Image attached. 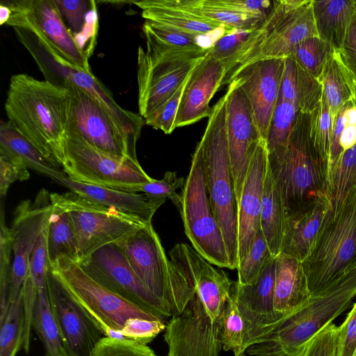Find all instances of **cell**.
I'll use <instances>...</instances> for the list:
<instances>
[{
    "instance_id": "obj_30",
    "label": "cell",
    "mask_w": 356,
    "mask_h": 356,
    "mask_svg": "<svg viewBox=\"0 0 356 356\" xmlns=\"http://www.w3.org/2000/svg\"><path fill=\"white\" fill-rule=\"evenodd\" d=\"M312 9L318 35L339 50L356 18V0H312Z\"/></svg>"
},
{
    "instance_id": "obj_43",
    "label": "cell",
    "mask_w": 356,
    "mask_h": 356,
    "mask_svg": "<svg viewBox=\"0 0 356 356\" xmlns=\"http://www.w3.org/2000/svg\"><path fill=\"white\" fill-rule=\"evenodd\" d=\"M274 257L259 228L248 253L239 262L236 268L237 282L241 285L254 282Z\"/></svg>"
},
{
    "instance_id": "obj_6",
    "label": "cell",
    "mask_w": 356,
    "mask_h": 356,
    "mask_svg": "<svg viewBox=\"0 0 356 356\" xmlns=\"http://www.w3.org/2000/svg\"><path fill=\"white\" fill-rule=\"evenodd\" d=\"M314 35L318 33L312 0L273 1L270 13L229 63L222 84H229L251 63L289 56L299 43Z\"/></svg>"
},
{
    "instance_id": "obj_29",
    "label": "cell",
    "mask_w": 356,
    "mask_h": 356,
    "mask_svg": "<svg viewBox=\"0 0 356 356\" xmlns=\"http://www.w3.org/2000/svg\"><path fill=\"white\" fill-rule=\"evenodd\" d=\"M0 155L55 181L67 176L61 167L42 155L8 120L0 125Z\"/></svg>"
},
{
    "instance_id": "obj_40",
    "label": "cell",
    "mask_w": 356,
    "mask_h": 356,
    "mask_svg": "<svg viewBox=\"0 0 356 356\" xmlns=\"http://www.w3.org/2000/svg\"><path fill=\"white\" fill-rule=\"evenodd\" d=\"M334 51V48L327 42L318 35H314L299 43L289 56L319 80Z\"/></svg>"
},
{
    "instance_id": "obj_59",
    "label": "cell",
    "mask_w": 356,
    "mask_h": 356,
    "mask_svg": "<svg viewBox=\"0 0 356 356\" xmlns=\"http://www.w3.org/2000/svg\"><path fill=\"white\" fill-rule=\"evenodd\" d=\"M59 356H68L66 352L64 350Z\"/></svg>"
},
{
    "instance_id": "obj_20",
    "label": "cell",
    "mask_w": 356,
    "mask_h": 356,
    "mask_svg": "<svg viewBox=\"0 0 356 356\" xmlns=\"http://www.w3.org/2000/svg\"><path fill=\"white\" fill-rule=\"evenodd\" d=\"M58 86L67 89L71 95L67 133L81 137L92 146L109 154L129 157L123 136L99 103L70 82H63Z\"/></svg>"
},
{
    "instance_id": "obj_47",
    "label": "cell",
    "mask_w": 356,
    "mask_h": 356,
    "mask_svg": "<svg viewBox=\"0 0 356 356\" xmlns=\"http://www.w3.org/2000/svg\"><path fill=\"white\" fill-rule=\"evenodd\" d=\"M143 31V33L149 34L161 43L176 49L193 51L205 47L198 42L199 37L151 20L145 19Z\"/></svg>"
},
{
    "instance_id": "obj_55",
    "label": "cell",
    "mask_w": 356,
    "mask_h": 356,
    "mask_svg": "<svg viewBox=\"0 0 356 356\" xmlns=\"http://www.w3.org/2000/svg\"><path fill=\"white\" fill-rule=\"evenodd\" d=\"M28 168L8 158L0 155V197L3 200L10 185L17 180L29 179Z\"/></svg>"
},
{
    "instance_id": "obj_28",
    "label": "cell",
    "mask_w": 356,
    "mask_h": 356,
    "mask_svg": "<svg viewBox=\"0 0 356 356\" xmlns=\"http://www.w3.org/2000/svg\"><path fill=\"white\" fill-rule=\"evenodd\" d=\"M310 297L302 261L280 252L275 257L274 310L277 322Z\"/></svg>"
},
{
    "instance_id": "obj_5",
    "label": "cell",
    "mask_w": 356,
    "mask_h": 356,
    "mask_svg": "<svg viewBox=\"0 0 356 356\" xmlns=\"http://www.w3.org/2000/svg\"><path fill=\"white\" fill-rule=\"evenodd\" d=\"M302 265L311 296L324 291L356 268V186L335 212L329 207Z\"/></svg>"
},
{
    "instance_id": "obj_18",
    "label": "cell",
    "mask_w": 356,
    "mask_h": 356,
    "mask_svg": "<svg viewBox=\"0 0 356 356\" xmlns=\"http://www.w3.org/2000/svg\"><path fill=\"white\" fill-rule=\"evenodd\" d=\"M226 129L234 193L238 203L252 155L261 139L252 110L234 79L226 92Z\"/></svg>"
},
{
    "instance_id": "obj_53",
    "label": "cell",
    "mask_w": 356,
    "mask_h": 356,
    "mask_svg": "<svg viewBox=\"0 0 356 356\" xmlns=\"http://www.w3.org/2000/svg\"><path fill=\"white\" fill-rule=\"evenodd\" d=\"M164 321H149L142 318L129 319L120 332L122 339L147 345L165 329Z\"/></svg>"
},
{
    "instance_id": "obj_45",
    "label": "cell",
    "mask_w": 356,
    "mask_h": 356,
    "mask_svg": "<svg viewBox=\"0 0 356 356\" xmlns=\"http://www.w3.org/2000/svg\"><path fill=\"white\" fill-rule=\"evenodd\" d=\"M1 203L0 314L3 313L10 304L13 258L10 228L6 226L5 222L3 201Z\"/></svg>"
},
{
    "instance_id": "obj_34",
    "label": "cell",
    "mask_w": 356,
    "mask_h": 356,
    "mask_svg": "<svg viewBox=\"0 0 356 356\" xmlns=\"http://www.w3.org/2000/svg\"><path fill=\"white\" fill-rule=\"evenodd\" d=\"M52 204L47 232V252L50 265L60 257L78 263L80 259L78 242L70 214L62 207L53 202Z\"/></svg>"
},
{
    "instance_id": "obj_1",
    "label": "cell",
    "mask_w": 356,
    "mask_h": 356,
    "mask_svg": "<svg viewBox=\"0 0 356 356\" xmlns=\"http://www.w3.org/2000/svg\"><path fill=\"white\" fill-rule=\"evenodd\" d=\"M173 258L191 277L195 291L165 326L167 356H219L223 315L233 282L187 243L177 244Z\"/></svg>"
},
{
    "instance_id": "obj_50",
    "label": "cell",
    "mask_w": 356,
    "mask_h": 356,
    "mask_svg": "<svg viewBox=\"0 0 356 356\" xmlns=\"http://www.w3.org/2000/svg\"><path fill=\"white\" fill-rule=\"evenodd\" d=\"M185 181L183 177H178L177 172L168 171L163 179H154L138 187V192L161 198L170 199L179 211L181 207V195L177 190L183 188Z\"/></svg>"
},
{
    "instance_id": "obj_33",
    "label": "cell",
    "mask_w": 356,
    "mask_h": 356,
    "mask_svg": "<svg viewBox=\"0 0 356 356\" xmlns=\"http://www.w3.org/2000/svg\"><path fill=\"white\" fill-rule=\"evenodd\" d=\"M319 81L334 120L346 102L356 98V76L344 63L339 51L334 50L327 60Z\"/></svg>"
},
{
    "instance_id": "obj_16",
    "label": "cell",
    "mask_w": 356,
    "mask_h": 356,
    "mask_svg": "<svg viewBox=\"0 0 356 356\" xmlns=\"http://www.w3.org/2000/svg\"><path fill=\"white\" fill-rule=\"evenodd\" d=\"M11 10L6 23L27 29L42 38L72 65L90 72L88 58L81 50L65 25L54 0L1 1Z\"/></svg>"
},
{
    "instance_id": "obj_22",
    "label": "cell",
    "mask_w": 356,
    "mask_h": 356,
    "mask_svg": "<svg viewBox=\"0 0 356 356\" xmlns=\"http://www.w3.org/2000/svg\"><path fill=\"white\" fill-rule=\"evenodd\" d=\"M284 58L258 60L244 67L234 79L248 98L260 135L266 141L279 97Z\"/></svg>"
},
{
    "instance_id": "obj_4",
    "label": "cell",
    "mask_w": 356,
    "mask_h": 356,
    "mask_svg": "<svg viewBox=\"0 0 356 356\" xmlns=\"http://www.w3.org/2000/svg\"><path fill=\"white\" fill-rule=\"evenodd\" d=\"M356 297V268L324 291L277 322L261 341L246 350L249 356H293L298 350L348 309Z\"/></svg>"
},
{
    "instance_id": "obj_32",
    "label": "cell",
    "mask_w": 356,
    "mask_h": 356,
    "mask_svg": "<svg viewBox=\"0 0 356 356\" xmlns=\"http://www.w3.org/2000/svg\"><path fill=\"white\" fill-rule=\"evenodd\" d=\"M286 219L282 196L273 178L268 161L262 193L260 229L270 251L275 257L281 252Z\"/></svg>"
},
{
    "instance_id": "obj_54",
    "label": "cell",
    "mask_w": 356,
    "mask_h": 356,
    "mask_svg": "<svg viewBox=\"0 0 356 356\" xmlns=\"http://www.w3.org/2000/svg\"><path fill=\"white\" fill-rule=\"evenodd\" d=\"M336 356H356V302L343 323L337 327Z\"/></svg>"
},
{
    "instance_id": "obj_15",
    "label": "cell",
    "mask_w": 356,
    "mask_h": 356,
    "mask_svg": "<svg viewBox=\"0 0 356 356\" xmlns=\"http://www.w3.org/2000/svg\"><path fill=\"white\" fill-rule=\"evenodd\" d=\"M76 264L106 289L164 318L170 317L161 302L143 285L116 243L100 248Z\"/></svg>"
},
{
    "instance_id": "obj_36",
    "label": "cell",
    "mask_w": 356,
    "mask_h": 356,
    "mask_svg": "<svg viewBox=\"0 0 356 356\" xmlns=\"http://www.w3.org/2000/svg\"><path fill=\"white\" fill-rule=\"evenodd\" d=\"M356 186V145L343 152L332 167L327 183L330 209L335 212L348 191Z\"/></svg>"
},
{
    "instance_id": "obj_39",
    "label": "cell",
    "mask_w": 356,
    "mask_h": 356,
    "mask_svg": "<svg viewBox=\"0 0 356 356\" xmlns=\"http://www.w3.org/2000/svg\"><path fill=\"white\" fill-rule=\"evenodd\" d=\"M197 6L204 17L222 26L229 32L252 29L265 19L238 13L222 4L220 0H197Z\"/></svg>"
},
{
    "instance_id": "obj_9",
    "label": "cell",
    "mask_w": 356,
    "mask_h": 356,
    "mask_svg": "<svg viewBox=\"0 0 356 356\" xmlns=\"http://www.w3.org/2000/svg\"><path fill=\"white\" fill-rule=\"evenodd\" d=\"M144 35L145 48L138 50L137 80L139 114L145 119L177 90L204 58L207 47L176 49Z\"/></svg>"
},
{
    "instance_id": "obj_26",
    "label": "cell",
    "mask_w": 356,
    "mask_h": 356,
    "mask_svg": "<svg viewBox=\"0 0 356 356\" xmlns=\"http://www.w3.org/2000/svg\"><path fill=\"white\" fill-rule=\"evenodd\" d=\"M56 182L89 200L113 207L147 223L152 222L156 211L166 201L143 193H127L76 182L67 176Z\"/></svg>"
},
{
    "instance_id": "obj_27",
    "label": "cell",
    "mask_w": 356,
    "mask_h": 356,
    "mask_svg": "<svg viewBox=\"0 0 356 356\" xmlns=\"http://www.w3.org/2000/svg\"><path fill=\"white\" fill-rule=\"evenodd\" d=\"M330 207L328 197L289 216L281 253L303 261L311 253L324 216Z\"/></svg>"
},
{
    "instance_id": "obj_12",
    "label": "cell",
    "mask_w": 356,
    "mask_h": 356,
    "mask_svg": "<svg viewBox=\"0 0 356 356\" xmlns=\"http://www.w3.org/2000/svg\"><path fill=\"white\" fill-rule=\"evenodd\" d=\"M50 268L97 321L105 337L122 339L120 332L130 318L165 319L106 289L87 275L76 263L65 257H58Z\"/></svg>"
},
{
    "instance_id": "obj_48",
    "label": "cell",
    "mask_w": 356,
    "mask_h": 356,
    "mask_svg": "<svg viewBox=\"0 0 356 356\" xmlns=\"http://www.w3.org/2000/svg\"><path fill=\"white\" fill-rule=\"evenodd\" d=\"M189 76L165 102L144 119L146 124L165 134H171L176 129V115Z\"/></svg>"
},
{
    "instance_id": "obj_13",
    "label": "cell",
    "mask_w": 356,
    "mask_h": 356,
    "mask_svg": "<svg viewBox=\"0 0 356 356\" xmlns=\"http://www.w3.org/2000/svg\"><path fill=\"white\" fill-rule=\"evenodd\" d=\"M50 198L70 214L77 238L79 261L100 248L116 243L149 224L72 191L63 194L51 193Z\"/></svg>"
},
{
    "instance_id": "obj_19",
    "label": "cell",
    "mask_w": 356,
    "mask_h": 356,
    "mask_svg": "<svg viewBox=\"0 0 356 356\" xmlns=\"http://www.w3.org/2000/svg\"><path fill=\"white\" fill-rule=\"evenodd\" d=\"M52 209L50 193L42 188L33 201L23 200L15 209L10 227L13 253L10 303L22 289L28 274L31 253L49 222Z\"/></svg>"
},
{
    "instance_id": "obj_52",
    "label": "cell",
    "mask_w": 356,
    "mask_h": 356,
    "mask_svg": "<svg viewBox=\"0 0 356 356\" xmlns=\"http://www.w3.org/2000/svg\"><path fill=\"white\" fill-rule=\"evenodd\" d=\"M337 326L329 324L304 343L293 356H336Z\"/></svg>"
},
{
    "instance_id": "obj_41",
    "label": "cell",
    "mask_w": 356,
    "mask_h": 356,
    "mask_svg": "<svg viewBox=\"0 0 356 356\" xmlns=\"http://www.w3.org/2000/svg\"><path fill=\"white\" fill-rule=\"evenodd\" d=\"M222 344L225 351L232 350L234 356H245L248 348L245 323L231 293L223 315Z\"/></svg>"
},
{
    "instance_id": "obj_24",
    "label": "cell",
    "mask_w": 356,
    "mask_h": 356,
    "mask_svg": "<svg viewBox=\"0 0 356 356\" xmlns=\"http://www.w3.org/2000/svg\"><path fill=\"white\" fill-rule=\"evenodd\" d=\"M226 75L224 63L207 52L189 76L176 115V128L210 116V101L222 85Z\"/></svg>"
},
{
    "instance_id": "obj_31",
    "label": "cell",
    "mask_w": 356,
    "mask_h": 356,
    "mask_svg": "<svg viewBox=\"0 0 356 356\" xmlns=\"http://www.w3.org/2000/svg\"><path fill=\"white\" fill-rule=\"evenodd\" d=\"M279 97L295 104L299 112L311 114L320 104L323 88L320 81L293 58H284Z\"/></svg>"
},
{
    "instance_id": "obj_46",
    "label": "cell",
    "mask_w": 356,
    "mask_h": 356,
    "mask_svg": "<svg viewBox=\"0 0 356 356\" xmlns=\"http://www.w3.org/2000/svg\"><path fill=\"white\" fill-rule=\"evenodd\" d=\"M54 1L61 17L63 20H66L68 29L74 37L82 33L90 21L97 16L94 1Z\"/></svg>"
},
{
    "instance_id": "obj_51",
    "label": "cell",
    "mask_w": 356,
    "mask_h": 356,
    "mask_svg": "<svg viewBox=\"0 0 356 356\" xmlns=\"http://www.w3.org/2000/svg\"><path fill=\"white\" fill-rule=\"evenodd\" d=\"M254 29L236 30L225 33L207 47V52L222 62L226 69L229 63L252 35Z\"/></svg>"
},
{
    "instance_id": "obj_42",
    "label": "cell",
    "mask_w": 356,
    "mask_h": 356,
    "mask_svg": "<svg viewBox=\"0 0 356 356\" xmlns=\"http://www.w3.org/2000/svg\"><path fill=\"white\" fill-rule=\"evenodd\" d=\"M298 113L295 104L278 97L266 141L268 153L286 145Z\"/></svg>"
},
{
    "instance_id": "obj_44",
    "label": "cell",
    "mask_w": 356,
    "mask_h": 356,
    "mask_svg": "<svg viewBox=\"0 0 356 356\" xmlns=\"http://www.w3.org/2000/svg\"><path fill=\"white\" fill-rule=\"evenodd\" d=\"M309 115L310 135L317 152L327 165L329 174L334 120L323 93L319 106Z\"/></svg>"
},
{
    "instance_id": "obj_37",
    "label": "cell",
    "mask_w": 356,
    "mask_h": 356,
    "mask_svg": "<svg viewBox=\"0 0 356 356\" xmlns=\"http://www.w3.org/2000/svg\"><path fill=\"white\" fill-rule=\"evenodd\" d=\"M22 289L0 314V356H16L22 346L24 329Z\"/></svg>"
},
{
    "instance_id": "obj_49",
    "label": "cell",
    "mask_w": 356,
    "mask_h": 356,
    "mask_svg": "<svg viewBox=\"0 0 356 356\" xmlns=\"http://www.w3.org/2000/svg\"><path fill=\"white\" fill-rule=\"evenodd\" d=\"M90 356H157L147 345L136 341L102 337Z\"/></svg>"
},
{
    "instance_id": "obj_2",
    "label": "cell",
    "mask_w": 356,
    "mask_h": 356,
    "mask_svg": "<svg viewBox=\"0 0 356 356\" xmlns=\"http://www.w3.org/2000/svg\"><path fill=\"white\" fill-rule=\"evenodd\" d=\"M71 107L70 91L24 74L10 79L8 121L47 159L61 167Z\"/></svg>"
},
{
    "instance_id": "obj_8",
    "label": "cell",
    "mask_w": 356,
    "mask_h": 356,
    "mask_svg": "<svg viewBox=\"0 0 356 356\" xmlns=\"http://www.w3.org/2000/svg\"><path fill=\"white\" fill-rule=\"evenodd\" d=\"M18 40L29 51L46 81L59 86L70 82L90 95L112 119L123 136L127 146L128 156L137 161L136 147L144 118L120 106L111 92L92 74L72 65L42 38L22 27L13 28Z\"/></svg>"
},
{
    "instance_id": "obj_23",
    "label": "cell",
    "mask_w": 356,
    "mask_h": 356,
    "mask_svg": "<svg viewBox=\"0 0 356 356\" xmlns=\"http://www.w3.org/2000/svg\"><path fill=\"white\" fill-rule=\"evenodd\" d=\"M268 161L266 142L261 139L252 155L237 203V267L248 253L260 228L262 193Z\"/></svg>"
},
{
    "instance_id": "obj_11",
    "label": "cell",
    "mask_w": 356,
    "mask_h": 356,
    "mask_svg": "<svg viewBox=\"0 0 356 356\" xmlns=\"http://www.w3.org/2000/svg\"><path fill=\"white\" fill-rule=\"evenodd\" d=\"M181 195L179 211L194 250L211 264L232 269L224 236L211 207L200 143L193 154Z\"/></svg>"
},
{
    "instance_id": "obj_3",
    "label": "cell",
    "mask_w": 356,
    "mask_h": 356,
    "mask_svg": "<svg viewBox=\"0 0 356 356\" xmlns=\"http://www.w3.org/2000/svg\"><path fill=\"white\" fill-rule=\"evenodd\" d=\"M286 216L327 196L328 168L313 143L310 115L299 112L286 145L268 153Z\"/></svg>"
},
{
    "instance_id": "obj_25",
    "label": "cell",
    "mask_w": 356,
    "mask_h": 356,
    "mask_svg": "<svg viewBox=\"0 0 356 356\" xmlns=\"http://www.w3.org/2000/svg\"><path fill=\"white\" fill-rule=\"evenodd\" d=\"M142 10V17L181 32L197 37L219 29L230 33L222 26L204 17L197 0H143L134 2Z\"/></svg>"
},
{
    "instance_id": "obj_21",
    "label": "cell",
    "mask_w": 356,
    "mask_h": 356,
    "mask_svg": "<svg viewBox=\"0 0 356 356\" xmlns=\"http://www.w3.org/2000/svg\"><path fill=\"white\" fill-rule=\"evenodd\" d=\"M275 278V257L252 284L233 282L231 296L245 323L248 348L261 341L277 322L274 310Z\"/></svg>"
},
{
    "instance_id": "obj_14",
    "label": "cell",
    "mask_w": 356,
    "mask_h": 356,
    "mask_svg": "<svg viewBox=\"0 0 356 356\" xmlns=\"http://www.w3.org/2000/svg\"><path fill=\"white\" fill-rule=\"evenodd\" d=\"M146 289L159 300L170 317L179 314L171 278V263L152 223L116 242Z\"/></svg>"
},
{
    "instance_id": "obj_38",
    "label": "cell",
    "mask_w": 356,
    "mask_h": 356,
    "mask_svg": "<svg viewBox=\"0 0 356 356\" xmlns=\"http://www.w3.org/2000/svg\"><path fill=\"white\" fill-rule=\"evenodd\" d=\"M355 145L356 98H354L346 102L334 118L328 179L330 171L341 154Z\"/></svg>"
},
{
    "instance_id": "obj_58",
    "label": "cell",
    "mask_w": 356,
    "mask_h": 356,
    "mask_svg": "<svg viewBox=\"0 0 356 356\" xmlns=\"http://www.w3.org/2000/svg\"><path fill=\"white\" fill-rule=\"evenodd\" d=\"M11 15L10 9L5 5L3 3L1 2L0 4V24H6L8 21L9 20Z\"/></svg>"
},
{
    "instance_id": "obj_10",
    "label": "cell",
    "mask_w": 356,
    "mask_h": 356,
    "mask_svg": "<svg viewBox=\"0 0 356 356\" xmlns=\"http://www.w3.org/2000/svg\"><path fill=\"white\" fill-rule=\"evenodd\" d=\"M61 168L72 181L138 193L139 186L153 180L138 161L102 152L81 137L67 133Z\"/></svg>"
},
{
    "instance_id": "obj_7",
    "label": "cell",
    "mask_w": 356,
    "mask_h": 356,
    "mask_svg": "<svg viewBox=\"0 0 356 356\" xmlns=\"http://www.w3.org/2000/svg\"><path fill=\"white\" fill-rule=\"evenodd\" d=\"M226 100L225 93L212 107L199 143L211 207L223 234L233 270L237 268V202L227 138Z\"/></svg>"
},
{
    "instance_id": "obj_56",
    "label": "cell",
    "mask_w": 356,
    "mask_h": 356,
    "mask_svg": "<svg viewBox=\"0 0 356 356\" xmlns=\"http://www.w3.org/2000/svg\"><path fill=\"white\" fill-rule=\"evenodd\" d=\"M225 6L244 15L266 17L270 13L273 1L249 0H220Z\"/></svg>"
},
{
    "instance_id": "obj_57",
    "label": "cell",
    "mask_w": 356,
    "mask_h": 356,
    "mask_svg": "<svg viewBox=\"0 0 356 356\" xmlns=\"http://www.w3.org/2000/svg\"><path fill=\"white\" fill-rule=\"evenodd\" d=\"M338 51L344 63L356 76V18L350 24Z\"/></svg>"
},
{
    "instance_id": "obj_17",
    "label": "cell",
    "mask_w": 356,
    "mask_h": 356,
    "mask_svg": "<svg viewBox=\"0 0 356 356\" xmlns=\"http://www.w3.org/2000/svg\"><path fill=\"white\" fill-rule=\"evenodd\" d=\"M47 289L65 351L68 356H90L104 337L101 327L50 268Z\"/></svg>"
},
{
    "instance_id": "obj_35",
    "label": "cell",
    "mask_w": 356,
    "mask_h": 356,
    "mask_svg": "<svg viewBox=\"0 0 356 356\" xmlns=\"http://www.w3.org/2000/svg\"><path fill=\"white\" fill-rule=\"evenodd\" d=\"M32 327L45 349V356H59L65 350L53 314L47 288L38 291L34 307Z\"/></svg>"
}]
</instances>
